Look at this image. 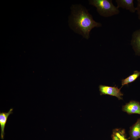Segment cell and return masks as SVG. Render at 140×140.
I'll use <instances>...</instances> for the list:
<instances>
[{
	"mask_svg": "<svg viewBox=\"0 0 140 140\" xmlns=\"http://www.w3.org/2000/svg\"><path fill=\"white\" fill-rule=\"evenodd\" d=\"M68 18L69 25L74 32L86 39L90 37V33L95 27H99L102 24L95 21L86 8L80 4L72 5Z\"/></svg>",
	"mask_w": 140,
	"mask_h": 140,
	"instance_id": "obj_1",
	"label": "cell"
},
{
	"mask_svg": "<svg viewBox=\"0 0 140 140\" xmlns=\"http://www.w3.org/2000/svg\"><path fill=\"white\" fill-rule=\"evenodd\" d=\"M89 4L95 6L99 14L107 17L118 14L120 11L114 6L112 0H89Z\"/></svg>",
	"mask_w": 140,
	"mask_h": 140,
	"instance_id": "obj_2",
	"label": "cell"
},
{
	"mask_svg": "<svg viewBox=\"0 0 140 140\" xmlns=\"http://www.w3.org/2000/svg\"><path fill=\"white\" fill-rule=\"evenodd\" d=\"M99 88L101 95H108L115 96L119 100L123 99L122 96L123 94L121 92V89L118 88L117 87L100 85Z\"/></svg>",
	"mask_w": 140,
	"mask_h": 140,
	"instance_id": "obj_3",
	"label": "cell"
},
{
	"mask_svg": "<svg viewBox=\"0 0 140 140\" xmlns=\"http://www.w3.org/2000/svg\"><path fill=\"white\" fill-rule=\"evenodd\" d=\"M122 110L129 114L140 115V103L135 101H131L122 106Z\"/></svg>",
	"mask_w": 140,
	"mask_h": 140,
	"instance_id": "obj_4",
	"label": "cell"
},
{
	"mask_svg": "<svg viewBox=\"0 0 140 140\" xmlns=\"http://www.w3.org/2000/svg\"><path fill=\"white\" fill-rule=\"evenodd\" d=\"M131 44L136 54L140 55V29L133 33Z\"/></svg>",
	"mask_w": 140,
	"mask_h": 140,
	"instance_id": "obj_5",
	"label": "cell"
},
{
	"mask_svg": "<svg viewBox=\"0 0 140 140\" xmlns=\"http://www.w3.org/2000/svg\"><path fill=\"white\" fill-rule=\"evenodd\" d=\"M133 0H116L117 7L122 8L129 10L131 13H134L136 11V8L134 5Z\"/></svg>",
	"mask_w": 140,
	"mask_h": 140,
	"instance_id": "obj_6",
	"label": "cell"
},
{
	"mask_svg": "<svg viewBox=\"0 0 140 140\" xmlns=\"http://www.w3.org/2000/svg\"><path fill=\"white\" fill-rule=\"evenodd\" d=\"M129 134L131 140H138L140 138V118L130 127Z\"/></svg>",
	"mask_w": 140,
	"mask_h": 140,
	"instance_id": "obj_7",
	"label": "cell"
},
{
	"mask_svg": "<svg viewBox=\"0 0 140 140\" xmlns=\"http://www.w3.org/2000/svg\"><path fill=\"white\" fill-rule=\"evenodd\" d=\"M12 108L10 109L7 113L0 112V125L1 128V138L3 139L4 135V128L8 117L12 113Z\"/></svg>",
	"mask_w": 140,
	"mask_h": 140,
	"instance_id": "obj_8",
	"label": "cell"
},
{
	"mask_svg": "<svg viewBox=\"0 0 140 140\" xmlns=\"http://www.w3.org/2000/svg\"><path fill=\"white\" fill-rule=\"evenodd\" d=\"M111 137L112 140H128L123 129L116 128L113 129Z\"/></svg>",
	"mask_w": 140,
	"mask_h": 140,
	"instance_id": "obj_9",
	"label": "cell"
},
{
	"mask_svg": "<svg viewBox=\"0 0 140 140\" xmlns=\"http://www.w3.org/2000/svg\"><path fill=\"white\" fill-rule=\"evenodd\" d=\"M140 75V72L137 71H135L134 73L129 76L126 78L123 79L122 80L121 87L123 86L128 85L135 81Z\"/></svg>",
	"mask_w": 140,
	"mask_h": 140,
	"instance_id": "obj_10",
	"label": "cell"
},
{
	"mask_svg": "<svg viewBox=\"0 0 140 140\" xmlns=\"http://www.w3.org/2000/svg\"><path fill=\"white\" fill-rule=\"evenodd\" d=\"M137 5L136 8V10L137 11L138 18L140 20V0H137Z\"/></svg>",
	"mask_w": 140,
	"mask_h": 140,
	"instance_id": "obj_11",
	"label": "cell"
}]
</instances>
